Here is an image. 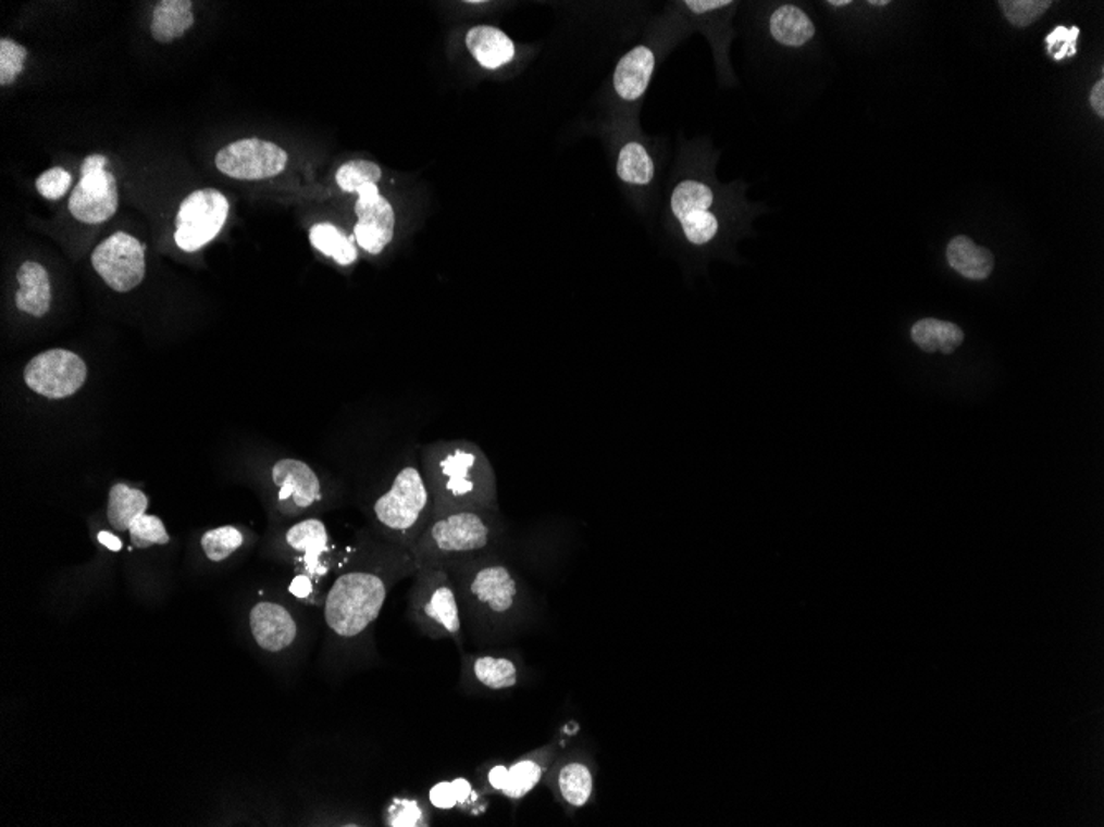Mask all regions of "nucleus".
I'll use <instances>...</instances> for the list:
<instances>
[{"mask_svg": "<svg viewBox=\"0 0 1104 827\" xmlns=\"http://www.w3.org/2000/svg\"><path fill=\"white\" fill-rule=\"evenodd\" d=\"M419 464L434 501V517L463 509H498L495 471L473 441L425 444Z\"/></svg>", "mask_w": 1104, "mask_h": 827, "instance_id": "obj_1", "label": "nucleus"}, {"mask_svg": "<svg viewBox=\"0 0 1104 827\" xmlns=\"http://www.w3.org/2000/svg\"><path fill=\"white\" fill-rule=\"evenodd\" d=\"M499 536L498 509H463L432 518L410 550L415 567H450L486 555Z\"/></svg>", "mask_w": 1104, "mask_h": 827, "instance_id": "obj_2", "label": "nucleus"}, {"mask_svg": "<svg viewBox=\"0 0 1104 827\" xmlns=\"http://www.w3.org/2000/svg\"><path fill=\"white\" fill-rule=\"evenodd\" d=\"M450 572L460 603L461 618L470 625L506 618L520 603L517 575L486 555L444 567Z\"/></svg>", "mask_w": 1104, "mask_h": 827, "instance_id": "obj_3", "label": "nucleus"}, {"mask_svg": "<svg viewBox=\"0 0 1104 827\" xmlns=\"http://www.w3.org/2000/svg\"><path fill=\"white\" fill-rule=\"evenodd\" d=\"M375 524L390 542L410 553L434 518V501L420 464L407 461L372 505Z\"/></svg>", "mask_w": 1104, "mask_h": 827, "instance_id": "obj_4", "label": "nucleus"}, {"mask_svg": "<svg viewBox=\"0 0 1104 827\" xmlns=\"http://www.w3.org/2000/svg\"><path fill=\"white\" fill-rule=\"evenodd\" d=\"M409 618L423 636L435 641L448 638L463 648V618L447 568H417L409 593Z\"/></svg>", "mask_w": 1104, "mask_h": 827, "instance_id": "obj_5", "label": "nucleus"}, {"mask_svg": "<svg viewBox=\"0 0 1104 827\" xmlns=\"http://www.w3.org/2000/svg\"><path fill=\"white\" fill-rule=\"evenodd\" d=\"M386 580L369 572H351L334 581L324 603L327 628L339 638L362 635L381 615L386 603Z\"/></svg>", "mask_w": 1104, "mask_h": 827, "instance_id": "obj_6", "label": "nucleus"}, {"mask_svg": "<svg viewBox=\"0 0 1104 827\" xmlns=\"http://www.w3.org/2000/svg\"><path fill=\"white\" fill-rule=\"evenodd\" d=\"M228 216V202L224 193L214 189H202L190 193L181 203L176 218V240L181 250H200L214 240Z\"/></svg>", "mask_w": 1104, "mask_h": 827, "instance_id": "obj_7", "label": "nucleus"}, {"mask_svg": "<svg viewBox=\"0 0 1104 827\" xmlns=\"http://www.w3.org/2000/svg\"><path fill=\"white\" fill-rule=\"evenodd\" d=\"M88 368L79 355L52 349L32 359L25 367V384L38 396L63 400L75 396L87 381Z\"/></svg>", "mask_w": 1104, "mask_h": 827, "instance_id": "obj_8", "label": "nucleus"}, {"mask_svg": "<svg viewBox=\"0 0 1104 827\" xmlns=\"http://www.w3.org/2000/svg\"><path fill=\"white\" fill-rule=\"evenodd\" d=\"M91 263L95 272L116 292L132 291L145 279V247L138 238L124 231H117L98 245L91 254Z\"/></svg>", "mask_w": 1104, "mask_h": 827, "instance_id": "obj_9", "label": "nucleus"}, {"mask_svg": "<svg viewBox=\"0 0 1104 827\" xmlns=\"http://www.w3.org/2000/svg\"><path fill=\"white\" fill-rule=\"evenodd\" d=\"M715 193L708 184L685 179L674 186L670 209L683 235L695 247H705L719 231L718 216L712 212Z\"/></svg>", "mask_w": 1104, "mask_h": 827, "instance_id": "obj_10", "label": "nucleus"}, {"mask_svg": "<svg viewBox=\"0 0 1104 827\" xmlns=\"http://www.w3.org/2000/svg\"><path fill=\"white\" fill-rule=\"evenodd\" d=\"M286 164L288 154L280 146L259 138L232 142L215 158L219 171L237 180L270 179L282 174Z\"/></svg>", "mask_w": 1104, "mask_h": 827, "instance_id": "obj_11", "label": "nucleus"}, {"mask_svg": "<svg viewBox=\"0 0 1104 827\" xmlns=\"http://www.w3.org/2000/svg\"><path fill=\"white\" fill-rule=\"evenodd\" d=\"M272 483L276 488V509L285 517H300L323 499L320 477L313 467L300 460L276 461L272 466Z\"/></svg>", "mask_w": 1104, "mask_h": 827, "instance_id": "obj_12", "label": "nucleus"}, {"mask_svg": "<svg viewBox=\"0 0 1104 827\" xmlns=\"http://www.w3.org/2000/svg\"><path fill=\"white\" fill-rule=\"evenodd\" d=\"M356 202L358 224L355 227L356 243L365 253L377 256L393 243L396 231V213L393 205L379 193L375 184H365L358 190Z\"/></svg>", "mask_w": 1104, "mask_h": 827, "instance_id": "obj_13", "label": "nucleus"}, {"mask_svg": "<svg viewBox=\"0 0 1104 827\" xmlns=\"http://www.w3.org/2000/svg\"><path fill=\"white\" fill-rule=\"evenodd\" d=\"M117 202L116 177L104 168L82 176L70 197L69 209L76 221L98 225L110 221Z\"/></svg>", "mask_w": 1104, "mask_h": 827, "instance_id": "obj_14", "label": "nucleus"}, {"mask_svg": "<svg viewBox=\"0 0 1104 827\" xmlns=\"http://www.w3.org/2000/svg\"><path fill=\"white\" fill-rule=\"evenodd\" d=\"M251 636L255 642L269 652H282L295 642L298 625L291 613L283 604L273 601H260L251 607Z\"/></svg>", "mask_w": 1104, "mask_h": 827, "instance_id": "obj_15", "label": "nucleus"}, {"mask_svg": "<svg viewBox=\"0 0 1104 827\" xmlns=\"http://www.w3.org/2000/svg\"><path fill=\"white\" fill-rule=\"evenodd\" d=\"M286 546L298 553L303 562L305 574L311 577L326 575L324 556L330 552V534L320 518H305L296 522L285 532Z\"/></svg>", "mask_w": 1104, "mask_h": 827, "instance_id": "obj_16", "label": "nucleus"}, {"mask_svg": "<svg viewBox=\"0 0 1104 827\" xmlns=\"http://www.w3.org/2000/svg\"><path fill=\"white\" fill-rule=\"evenodd\" d=\"M655 72V53L647 46L630 50L613 72V88L622 100L635 101L648 90Z\"/></svg>", "mask_w": 1104, "mask_h": 827, "instance_id": "obj_17", "label": "nucleus"}, {"mask_svg": "<svg viewBox=\"0 0 1104 827\" xmlns=\"http://www.w3.org/2000/svg\"><path fill=\"white\" fill-rule=\"evenodd\" d=\"M18 291L15 295V304L22 313L30 314L34 317H44L50 310L52 302V285L47 270L35 263L25 261L17 272Z\"/></svg>", "mask_w": 1104, "mask_h": 827, "instance_id": "obj_18", "label": "nucleus"}, {"mask_svg": "<svg viewBox=\"0 0 1104 827\" xmlns=\"http://www.w3.org/2000/svg\"><path fill=\"white\" fill-rule=\"evenodd\" d=\"M463 679L486 690H508L517 686L520 671L513 660L483 654L464 657Z\"/></svg>", "mask_w": 1104, "mask_h": 827, "instance_id": "obj_19", "label": "nucleus"}, {"mask_svg": "<svg viewBox=\"0 0 1104 827\" xmlns=\"http://www.w3.org/2000/svg\"><path fill=\"white\" fill-rule=\"evenodd\" d=\"M467 47L473 59L486 70H496L517 55L513 40L496 27L479 25L467 34Z\"/></svg>", "mask_w": 1104, "mask_h": 827, "instance_id": "obj_20", "label": "nucleus"}, {"mask_svg": "<svg viewBox=\"0 0 1104 827\" xmlns=\"http://www.w3.org/2000/svg\"><path fill=\"white\" fill-rule=\"evenodd\" d=\"M947 263L964 278L982 281L992 275L995 261L988 248L979 247L969 237L959 235L947 245Z\"/></svg>", "mask_w": 1104, "mask_h": 827, "instance_id": "obj_21", "label": "nucleus"}, {"mask_svg": "<svg viewBox=\"0 0 1104 827\" xmlns=\"http://www.w3.org/2000/svg\"><path fill=\"white\" fill-rule=\"evenodd\" d=\"M190 9H193V2L189 0H162L159 2L151 22V34L154 40L161 41V43H171L176 38L183 37L196 22Z\"/></svg>", "mask_w": 1104, "mask_h": 827, "instance_id": "obj_22", "label": "nucleus"}, {"mask_svg": "<svg viewBox=\"0 0 1104 827\" xmlns=\"http://www.w3.org/2000/svg\"><path fill=\"white\" fill-rule=\"evenodd\" d=\"M769 28L774 40L785 47H802L816 37V25L797 5L785 4L776 9Z\"/></svg>", "mask_w": 1104, "mask_h": 827, "instance_id": "obj_23", "label": "nucleus"}, {"mask_svg": "<svg viewBox=\"0 0 1104 827\" xmlns=\"http://www.w3.org/2000/svg\"><path fill=\"white\" fill-rule=\"evenodd\" d=\"M911 339L926 354L950 355L964 342V333L947 321L921 319L911 327Z\"/></svg>", "mask_w": 1104, "mask_h": 827, "instance_id": "obj_24", "label": "nucleus"}, {"mask_svg": "<svg viewBox=\"0 0 1104 827\" xmlns=\"http://www.w3.org/2000/svg\"><path fill=\"white\" fill-rule=\"evenodd\" d=\"M148 504L145 492L129 488L124 483H117L110 489L107 509L108 522L117 532H126L132 529L133 522L146 514Z\"/></svg>", "mask_w": 1104, "mask_h": 827, "instance_id": "obj_25", "label": "nucleus"}, {"mask_svg": "<svg viewBox=\"0 0 1104 827\" xmlns=\"http://www.w3.org/2000/svg\"><path fill=\"white\" fill-rule=\"evenodd\" d=\"M556 787L565 803L579 810L591 801L594 793V775L584 762L572 760L559 768Z\"/></svg>", "mask_w": 1104, "mask_h": 827, "instance_id": "obj_26", "label": "nucleus"}, {"mask_svg": "<svg viewBox=\"0 0 1104 827\" xmlns=\"http://www.w3.org/2000/svg\"><path fill=\"white\" fill-rule=\"evenodd\" d=\"M617 176L629 186L647 187L655 179V162L644 145L627 142L617 159Z\"/></svg>", "mask_w": 1104, "mask_h": 827, "instance_id": "obj_27", "label": "nucleus"}, {"mask_svg": "<svg viewBox=\"0 0 1104 827\" xmlns=\"http://www.w3.org/2000/svg\"><path fill=\"white\" fill-rule=\"evenodd\" d=\"M310 241L324 256L336 261L337 265L349 266L358 260L356 250V238L343 234L339 228L331 224H318L310 230Z\"/></svg>", "mask_w": 1104, "mask_h": 827, "instance_id": "obj_28", "label": "nucleus"}, {"mask_svg": "<svg viewBox=\"0 0 1104 827\" xmlns=\"http://www.w3.org/2000/svg\"><path fill=\"white\" fill-rule=\"evenodd\" d=\"M544 765L537 759H523L509 766V779L503 794L509 800H521L536 788L543 778Z\"/></svg>", "mask_w": 1104, "mask_h": 827, "instance_id": "obj_29", "label": "nucleus"}, {"mask_svg": "<svg viewBox=\"0 0 1104 827\" xmlns=\"http://www.w3.org/2000/svg\"><path fill=\"white\" fill-rule=\"evenodd\" d=\"M241 543H244V534L232 526L209 530L203 534L202 540H200L203 553L212 562H222V560L228 559L235 550L240 549Z\"/></svg>", "mask_w": 1104, "mask_h": 827, "instance_id": "obj_30", "label": "nucleus"}, {"mask_svg": "<svg viewBox=\"0 0 1104 827\" xmlns=\"http://www.w3.org/2000/svg\"><path fill=\"white\" fill-rule=\"evenodd\" d=\"M381 177V167L374 162L352 161L339 167L336 183L345 192H358L365 184H377Z\"/></svg>", "mask_w": 1104, "mask_h": 827, "instance_id": "obj_31", "label": "nucleus"}, {"mask_svg": "<svg viewBox=\"0 0 1104 827\" xmlns=\"http://www.w3.org/2000/svg\"><path fill=\"white\" fill-rule=\"evenodd\" d=\"M998 5L1014 27L1024 28L1039 21L1052 8V2L1050 0H1004Z\"/></svg>", "mask_w": 1104, "mask_h": 827, "instance_id": "obj_32", "label": "nucleus"}, {"mask_svg": "<svg viewBox=\"0 0 1104 827\" xmlns=\"http://www.w3.org/2000/svg\"><path fill=\"white\" fill-rule=\"evenodd\" d=\"M132 543L136 549H149L152 546H165L169 543V534L165 530L161 518L156 515L142 514L138 521L133 522L129 529Z\"/></svg>", "mask_w": 1104, "mask_h": 827, "instance_id": "obj_33", "label": "nucleus"}, {"mask_svg": "<svg viewBox=\"0 0 1104 827\" xmlns=\"http://www.w3.org/2000/svg\"><path fill=\"white\" fill-rule=\"evenodd\" d=\"M27 50L18 46L17 41L2 38L0 40V85H12L24 72Z\"/></svg>", "mask_w": 1104, "mask_h": 827, "instance_id": "obj_34", "label": "nucleus"}, {"mask_svg": "<svg viewBox=\"0 0 1104 827\" xmlns=\"http://www.w3.org/2000/svg\"><path fill=\"white\" fill-rule=\"evenodd\" d=\"M1080 37V30L1078 27H1059L1053 28L1046 37V50H1049L1050 57L1053 60H1065L1070 57L1077 55V40Z\"/></svg>", "mask_w": 1104, "mask_h": 827, "instance_id": "obj_35", "label": "nucleus"}, {"mask_svg": "<svg viewBox=\"0 0 1104 827\" xmlns=\"http://www.w3.org/2000/svg\"><path fill=\"white\" fill-rule=\"evenodd\" d=\"M387 826L413 827L425 826L422 806L412 800H394L387 811Z\"/></svg>", "mask_w": 1104, "mask_h": 827, "instance_id": "obj_36", "label": "nucleus"}, {"mask_svg": "<svg viewBox=\"0 0 1104 827\" xmlns=\"http://www.w3.org/2000/svg\"><path fill=\"white\" fill-rule=\"evenodd\" d=\"M70 186H72V176L62 167L49 168L35 183L38 193L49 200L62 199L69 192Z\"/></svg>", "mask_w": 1104, "mask_h": 827, "instance_id": "obj_37", "label": "nucleus"}, {"mask_svg": "<svg viewBox=\"0 0 1104 827\" xmlns=\"http://www.w3.org/2000/svg\"><path fill=\"white\" fill-rule=\"evenodd\" d=\"M429 801L435 810L450 811L458 806L451 781H441L429 791Z\"/></svg>", "mask_w": 1104, "mask_h": 827, "instance_id": "obj_38", "label": "nucleus"}, {"mask_svg": "<svg viewBox=\"0 0 1104 827\" xmlns=\"http://www.w3.org/2000/svg\"><path fill=\"white\" fill-rule=\"evenodd\" d=\"M451 785H454L458 806L463 807V810H472L476 801H479V794L473 790L472 782L469 779L457 778L451 781Z\"/></svg>", "mask_w": 1104, "mask_h": 827, "instance_id": "obj_39", "label": "nucleus"}, {"mask_svg": "<svg viewBox=\"0 0 1104 827\" xmlns=\"http://www.w3.org/2000/svg\"><path fill=\"white\" fill-rule=\"evenodd\" d=\"M313 577L308 574L296 575L289 584V593L298 600H308L313 594Z\"/></svg>", "mask_w": 1104, "mask_h": 827, "instance_id": "obj_40", "label": "nucleus"}, {"mask_svg": "<svg viewBox=\"0 0 1104 827\" xmlns=\"http://www.w3.org/2000/svg\"><path fill=\"white\" fill-rule=\"evenodd\" d=\"M686 9L693 14H708V12L721 11V9L733 5L731 0H686Z\"/></svg>", "mask_w": 1104, "mask_h": 827, "instance_id": "obj_41", "label": "nucleus"}, {"mask_svg": "<svg viewBox=\"0 0 1104 827\" xmlns=\"http://www.w3.org/2000/svg\"><path fill=\"white\" fill-rule=\"evenodd\" d=\"M509 768L505 765L493 766L488 772V785L492 790L499 791L503 793L506 785H508Z\"/></svg>", "mask_w": 1104, "mask_h": 827, "instance_id": "obj_42", "label": "nucleus"}, {"mask_svg": "<svg viewBox=\"0 0 1104 827\" xmlns=\"http://www.w3.org/2000/svg\"><path fill=\"white\" fill-rule=\"evenodd\" d=\"M1091 108L1094 113L1100 117H1104V79H1100L1096 85L1093 86L1090 97Z\"/></svg>", "mask_w": 1104, "mask_h": 827, "instance_id": "obj_43", "label": "nucleus"}, {"mask_svg": "<svg viewBox=\"0 0 1104 827\" xmlns=\"http://www.w3.org/2000/svg\"><path fill=\"white\" fill-rule=\"evenodd\" d=\"M107 164L108 159L104 158V155H90V158L83 161L82 176H85V174H91V172L104 171V168H107Z\"/></svg>", "mask_w": 1104, "mask_h": 827, "instance_id": "obj_44", "label": "nucleus"}, {"mask_svg": "<svg viewBox=\"0 0 1104 827\" xmlns=\"http://www.w3.org/2000/svg\"><path fill=\"white\" fill-rule=\"evenodd\" d=\"M98 540H100V542L103 543L104 547H108V549L113 550V552H117V550H121V547H123L121 540L110 532L98 534Z\"/></svg>", "mask_w": 1104, "mask_h": 827, "instance_id": "obj_45", "label": "nucleus"}, {"mask_svg": "<svg viewBox=\"0 0 1104 827\" xmlns=\"http://www.w3.org/2000/svg\"><path fill=\"white\" fill-rule=\"evenodd\" d=\"M851 4V0H832V2H829V5H833V8H845V5Z\"/></svg>", "mask_w": 1104, "mask_h": 827, "instance_id": "obj_46", "label": "nucleus"}, {"mask_svg": "<svg viewBox=\"0 0 1104 827\" xmlns=\"http://www.w3.org/2000/svg\"><path fill=\"white\" fill-rule=\"evenodd\" d=\"M870 5H877V8H883V5H888V2H886V0H883V2H878V0H871Z\"/></svg>", "mask_w": 1104, "mask_h": 827, "instance_id": "obj_47", "label": "nucleus"}]
</instances>
